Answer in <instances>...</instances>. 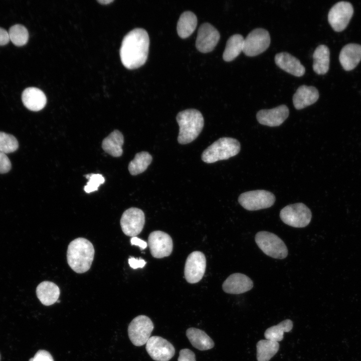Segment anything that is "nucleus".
I'll return each mask as SVG.
<instances>
[{"instance_id": "nucleus-1", "label": "nucleus", "mask_w": 361, "mask_h": 361, "mask_svg": "<svg viewBox=\"0 0 361 361\" xmlns=\"http://www.w3.org/2000/svg\"><path fill=\"white\" fill-rule=\"evenodd\" d=\"M149 45V38L145 30L135 28L129 32L124 37L120 49L123 65L133 69L144 64L147 58Z\"/></svg>"}, {"instance_id": "nucleus-2", "label": "nucleus", "mask_w": 361, "mask_h": 361, "mask_svg": "<svg viewBox=\"0 0 361 361\" xmlns=\"http://www.w3.org/2000/svg\"><path fill=\"white\" fill-rule=\"evenodd\" d=\"M93 245L88 240L78 238L72 241L67 252V262L78 273L87 272L91 267L94 256Z\"/></svg>"}, {"instance_id": "nucleus-3", "label": "nucleus", "mask_w": 361, "mask_h": 361, "mask_svg": "<svg viewBox=\"0 0 361 361\" xmlns=\"http://www.w3.org/2000/svg\"><path fill=\"white\" fill-rule=\"evenodd\" d=\"M176 119L179 127L177 141L182 144L190 143L196 139L204 125L202 113L196 109L180 111Z\"/></svg>"}, {"instance_id": "nucleus-4", "label": "nucleus", "mask_w": 361, "mask_h": 361, "mask_svg": "<svg viewBox=\"0 0 361 361\" xmlns=\"http://www.w3.org/2000/svg\"><path fill=\"white\" fill-rule=\"evenodd\" d=\"M240 143L236 139L222 137L208 147L202 154V159L206 163H214L227 159L238 154Z\"/></svg>"}, {"instance_id": "nucleus-5", "label": "nucleus", "mask_w": 361, "mask_h": 361, "mask_svg": "<svg viewBox=\"0 0 361 361\" xmlns=\"http://www.w3.org/2000/svg\"><path fill=\"white\" fill-rule=\"evenodd\" d=\"M255 240L261 250L269 257L283 259L288 255V249L284 242L273 233L260 231L256 234Z\"/></svg>"}, {"instance_id": "nucleus-6", "label": "nucleus", "mask_w": 361, "mask_h": 361, "mask_svg": "<svg viewBox=\"0 0 361 361\" xmlns=\"http://www.w3.org/2000/svg\"><path fill=\"white\" fill-rule=\"evenodd\" d=\"M280 218L285 224L294 228H304L310 222L312 213L304 204L295 203L285 206L280 213Z\"/></svg>"}, {"instance_id": "nucleus-7", "label": "nucleus", "mask_w": 361, "mask_h": 361, "mask_svg": "<svg viewBox=\"0 0 361 361\" xmlns=\"http://www.w3.org/2000/svg\"><path fill=\"white\" fill-rule=\"evenodd\" d=\"M273 194L266 190L248 191L238 198L239 204L246 210L256 211L271 207L275 203Z\"/></svg>"}, {"instance_id": "nucleus-8", "label": "nucleus", "mask_w": 361, "mask_h": 361, "mask_svg": "<svg viewBox=\"0 0 361 361\" xmlns=\"http://www.w3.org/2000/svg\"><path fill=\"white\" fill-rule=\"evenodd\" d=\"M154 325L147 316L140 315L135 317L128 327V334L131 342L135 346L146 344L150 338Z\"/></svg>"}, {"instance_id": "nucleus-9", "label": "nucleus", "mask_w": 361, "mask_h": 361, "mask_svg": "<svg viewBox=\"0 0 361 361\" xmlns=\"http://www.w3.org/2000/svg\"><path fill=\"white\" fill-rule=\"evenodd\" d=\"M269 32L262 28L252 31L244 40L243 52L247 56L254 57L266 51L270 46Z\"/></svg>"}, {"instance_id": "nucleus-10", "label": "nucleus", "mask_w": 361, "mask_h": 361, "mask_svg": "<svg viewBox=\"0 0 361 361\" xmlns=\"http://www.w3.org/2000/svg\"><path fill=\"white\" fill-rule=\"evenodd\" d=\"M353 14V8L350 3L339 2L330 9L328 21L334 31L340 32L345 29Z\"/></svg>"}, {"instance_id": "nucleus-11", "label": "nucleus", "mask_w": 361, "mask_h": 361, "mask_svg": "<svg viewBox=\"0 0 361 361\" xmlns=\"http://www.w3.org/2000/svg\"><path fill=\"white\" fill-rule=\"evenodd\" d=\"M145 223L143 212L137 208H130L125 211L120 219L123 232L126 236L135 237L142 230Z\"/></svg>"}, {"instance_id": "nucleus-12", "label": "nucleus", "mask_w": 361, "mask_h": 361, "mask_svg": "<svg viewBox=\"0 0 361 361\" xmlns=\"http://www.w3.org/2000/svg\"><path fill=\"white\" fill-rule=\"evenodd\" d=\"M206 268V259L200 251H194L187 257L184 269L185 277L190 283L199 282L204 275Z\"/></svg>"}, {"instance_id": "nucleus-13", "label": "nucleus", "mask_w": 361, "mask_h": 361, "mask_svg": "<svg viewBox=\"0 0 361 361\" xmlns=\"http://www.w3.org/2000/svg\"><path fill=\"white\" fill-rule=\"evenodd\" d=\"M145 348L149 356L155 361H168L175 353L173 345L158 336L150 337L146 343Z\"/></svg>"}, {"instance_id": "nucleus-14", "label": "nucleus", "mask_w": 361, "mask_h": 361, "mask_svg": "<svg viewBox=\"0 0 361 361\" xmlns=\"http://www.w3.org/2000/svg\"><path fill=\"white\" fill-rule=\"evenodd\" d=\"M148 244L151 255L156 258L168 256L172 251L173 243L171 237L161 231L150 233L148 238Z\"/></svg>"}, {"instance_id": "nucleus-15", "label": "nucleus", "mask_w": 361, "mask_h": 361, "mask_svg": "<svg viewBox=\"0 0 361 361\" xmlns=\"http://www.w3.org/2000/svg\"><path fill=\"white\" fill-rule=\"evenodd\" d=\"M220 38V33L215 27L209 23H203L198 31L196 47L202 52H210L216 46Z\"/></svg>"}, {"instance_id": "nucleus-16", "label": "nucleus", "mask_w": 361, "mask_h": 361, "mask_svg": "<svg viewBox=\"0 0 361 361\" xmlns=\"http://www.w3.org/2000/svg\"><path fill=\"white\" fill-rule=\"evenodd\" d=\"M289 110L285 105H281L271 109H262L256 114L259 123L270 127L280 125L287 118Z\"/></svg>"}, {"instance_id": "nucleus-17", "label": "nucleus", "mask_w": 361, "mask_h": 361, "mask_svg": "<svg viewBox=\"0 0 361 361\" xmlns=\"http://www.w3.org/2000/svg\"><path fill=\"white\" fill-rule=\"evenodd\" d=\"M253 287L252 280L248 276L240 273L230 275L222 285L224 291L233 294L245 293L250 290Z\"/></svg>"}, {"instance_id": "nucleus-18", "label": "nucleus", "mask_w": 361, "mask_h": 361, "mask_svg": "<svg viewBox=\"0 0 361 361\" xmlns=\"http://www.w3.org/2000/svg\"><path fill=\"white\" fill-rule=\"evenodd\" d=\"M339 60L344 70L354 69L361 61V45L353 43L346 45L340 51Z\"/></svg>"}, {"instance_id": "nucleus-19", "label": "nucleus", "mask_w": 361, "mask_h": 361, "mask_svg": "<svg viewBox=\"0 0 361 361\" xmlns=\"http://www.w3.org/2000/svg\"><path fill=\"white\" fill-rule=\"evenodd\" d=\"M274 60L278 67L295 76L301 77L305 72V68L300 61L287 52L277 54Z\"/></svg>"}, {"instance_id": "nucleus-20", "label": "nucleus", "mask_w": 361, "mask_h": 361, "mask_svg": "<svg viewBox=\"0 0 361 361\" xmlns=\"http://www.w3.org/2000/svg\"><path fill=\"white\" fill-rule=\"evenodd\" d=\"M318 98V91L315 87L303 85L293 95V103L295 109L300 110L314 104Z\"/></svg>"}, {"instance_id": "nucleus-21", "label": "nucleus", "mask_w": 361, "mask_h": 361, "mask_svg": "<svg viewBox=\"0 0 361 361\" xmlns=\"http://www.w3.org/2000/svg\"><path fill=\"white\" fill-rule=\"evenodd\" d=\"M22 100L24 106L33 111L42 110L47 103L44 93L36 87H29L25 89L22 95Z\"/></svg>"}, {"instance_id": "nucleus-22", "label": "nucleus", "mask_w": 361, "mask_h": 361, "mask_svg": "<svg viewBox=\"0 0 361 361\" xmlns=\"http://www.w3.org/2000/svg\"><path fill=\"white\" fill-rule=\"evenodd\" d=\"M36 294L40 302L44 305L49 306L58 301L60 294L59 287L51 281H43L36 288Z\"/></svg>"}, {"instance_id": "nucleus-23", "label": "nucleus", "mask_w": 361, "mask_h": 361, "mask_svg": "<svg viewBox=\"0 0 361 361\" xmlns=\"http://www.w3.org/2000/svg\"><path fill=\"white\" fill-rule=\"evenodd\" d=\"M186 335L192 345L200 350H206L214 346L212 338L203 330L191 327L186 331Z\"/></svg>"}, {"instance_id": "nucleus-24", "label": "nucleus", "mask_w": 361, "mask_h": 361, "mask_svg": "<svg viewBox=\"0 0 361 361\" xmlns=\"http://www.w3.org/2000/svg\"><path fill=\"white\" fill-rule=\"evenodd\" d=\"M124 143V137L122 133L118 130H114L102 142V147L107 153L114 157L120 156L123 150L122 146Z\"/></svg>"}, {"instance_id": "nucleus-25", "label": "nucleus", "mask_w": 361, "mask_h": 361, "mask_svg": "<svg viewBox=\"0 0 361 361\" xmlns=\"http://www.w3.org/2000/svg\"><path fill=\"white\" fill-rule=\"evenodd\" d=\"M329 50L324 45H319L313 54V71L318 75L325 74L329 67Z\"/></svg>"}, {"instance_id": "nucleus-26", "label": "nucleus", "mask_w": 361, "mask_h": 361, "mask_svg": "<svg viewBox=\"0 0 361 361\" xmlns=\"http://www.w3.org/2000/svg\"><path fill=\"white\" fill-rule=\"evenodd\" d=\"M197 18L192 12L187 11L180 16L177 23V31L179 36L185 38L190 36L197 26Z\"/></svg>"}, {"instance_id": "nucleus-27", "label": "nucleus", "mask_w": 361, "mask_h": 361, "mask_svg": "<svg viewBox=\"0 0 361 361\" xmlns=\"http://www.w3.org/2000/svg\"><path fill=\"white\" fill-rule=\"evenodd\" d=\"M244 40L243 37L240 34L231 36L227 41L223 54V59L229 62L238 57L243 52Z\"/></svg>"}, {"instance_id": "nucleus-28", "label": "nucleus", "mask_w": 361, "mask_h": 361, "mask_svg": "<svg viewBox=\"0 0 361 361\" xmlns=\"http://www.w3.org/2000/svg\"><path fill=\"white\" fill-rule=\"evenodd\" d=\"M258 361H269L278 351V342L268 339L259 341L256 345Z\"/></svg>"}, {"instance_id": "nucleus-29", "label": "nucleus", "mask_w": 361, "mask_h": 361, "mask_svg": "<svg viewBox=\"0 0 361 361\" xmlns=\"http://www.w3.org/2000/svg\"><path fill=\"white\" fill-rule=\"evenodd\" d=\"M152 160V156L146 151L136 153L128 165L130 174L135 175L143 172L147 169Z\"/></svg>"}, {"instance_id": "nucleus-30", "label": "nucleus", "mask_w": 361, "mask_h": 361, "mask_svg": "<svg viewBox=\"0 0 361 361\" xmlns=\"http://www.w3.org/2000/svg\"><path fill=\"white\" fill-rule=\"evenodd\" d=\"M293 323L291 320L282 321L276 325L268 328L265 332L264 336L266 339L278 342L283 339L285 332H289L292 328Z\"/></svg>"}, {"instance_id": "nucleus-31", "label": "nucleus", "mask_w": 361, "mask_h": 361, "mask_svg": "<svg viewBox=\"0 0 361 361\" xmlns=\"http://www.w3.org/2000/svg\"><path fill=\"white\" fill-rule=\"evenodd\" d=\"M10 40L17 46L25 45L29 39L28 31L24 26L16 24L11 27L8 32Z\"/></svg>"}, {"instance_id": "nucleus-32", "label": "nucleus", "mask_w": 361, "mask_h": 361, "mask_svg": "<svg viewBox=\"0 0 361 361\" xmlns=\"http://www.w3.org/2000/svg\"><path fill=\"white\" fill-rule=\"evenodd\" d=\"M18 147V141L14 136L0 131V152L5 153L13 152Z\"/></svg>"}, {"instance_id": "nucleus-33", "label": "nucleus", "mask_w": 361, "mask_h": 361, "mask_svg": "<svg viewBox=\"0 0 361 361\" xmlns=\"http://www.w3.org/2000/svg\"><path fill=\"white\" fill-rule=\"evenodd\" d=\"M85 176L88 179L86 185L84 188L85 192L87 193L97 191L100 185L105 182L104 177L99 173L88 174Z\"/></svg>"}, {"instance_id": "nucleus-34", "label": "nucleus", "mask_w": 361, "mask_h": 361, "mask_svg": "<svg viewBox=\"0 0 361 361\" xmlns=\"http://www.w3.org/2000/svg\"><path fill=\"white\" fill-rule=\"evenodd\" d=\"M12 167L11 162L6 153L0 152V173L9 172Z\"/></svg>"}, {"instance_id": "nucleus-35", "label": "nucleus", "mask_w": 361, "mask_h": 361, "mask_svg": "<svg viewBox=\"0 0 361 361\" xmlns=\"http://www.w3.org/2000/svg\"><path fill=\"white\" fill-rule=\"evenodd\" d=\"M29 361H54V359L49 352L41 349L38 350L34 356L31 358Z\"/></svg>"}, {"instance_id": "nucleus-36", "label": "nucleus", "mask_w": 361, "mask_h": 361, "mask_svg": "<svg viewBox=\"0 0 361 361\" xmlns=\"http://www.w3.org/2000/svg\"><path fill=\"white\" fill-rule=\"evenodd\" d=\"M178 361H196L195 353L188 348L182 349L179 351Z\"/></svg>"}, {"instance_id": "nucleus-37", "label": "nucleus", "mask_w": 361, "mask_h": 361, "mask_svg": "<svg viewBox=\"0 0 361 361\" xmlns=\"http://www.w3.org/2000/svg\"><path fill=\"white\" fill-rule=\"evenodd\" d=\"M128 263L130 267L135 269L138 268H143L146 262L142 259H136L134 257H130L128 259Z\"/></svg>"}, {"instance_id": "nucleus-38", "label": "nucleus", "mask_w": 361, "mask_h": 361, "mask_svg": "<svg viewBox=\"0 0 361 361\" xmlns=\"http://www.w3.org/2000/svg\"><path fill=\"white\" fill-rule=\"evenodd\" d=\"M10 38L8 32L0 28V46L6 45L9 43Z\"/></svg>"}, {"instance_id": "nucleus-39", "label": "nucleus", "mask_w": 361, "mask_h": 361, "mask_svg": "<svg viewBox=\"0 0 361 361\" xmlns=\"http://www.w3.org/2000/svg\"><path fill=\"white\" fill-rule=\"evenodd\" d=\"M130 242L132 245L138 246L141 249H145L147 246L146 242L136 237H132L130 239Z\"/></svg>"}, {"instance_id": "nucleus-40", "label": "nucleus", "mask_w": 361, "mask_h": 361, "mask_svg": "<svg viewBox=\"0 0 361 361\" xmlns=\"http://www.w3.org/2000/svg\"><path fill=\"white\" fill-rule=\"evenodd\" d=\"M113 2V0H101L98 1V2L103 5H107Z\"/></svg>"}, {"instance_id": "nucleus-41", "label": "nucleus", "mask_w": 361, "mask_h": 361, "mask_svg": "<svg viewBox=\"0 0 361 361\" xmlns=\"http://www.w3.org/2000/svg\"><path fill=\"white\" fill-rule=\"evenodd\" d=\"M0 360H1V355H0Z\"/></svg>"}]
</instances>
